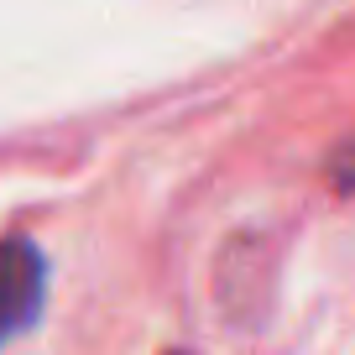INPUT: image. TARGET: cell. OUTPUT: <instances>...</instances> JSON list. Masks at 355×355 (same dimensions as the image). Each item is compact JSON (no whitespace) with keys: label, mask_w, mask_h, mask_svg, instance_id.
Returning a JSON list of instances; mask_svg holds the SVG:
<instances>
[{"label":"cell","mask_w":355,"mask_h":355,"mask_svg":"<svg viewBox=\"0 0 355 355\" xmlns=\"http://www.w3.org/2000/svg\"><path fill=\"white\" fill-rule=\"evenodd\" d=\"M37 298H42V261L32 256V245H6L0 251V340L32 319Z\"/></svg>","instance_id":"cell-1"},{"label":"cell","mask_w":355,"mask_h":355,"mask_svg":"<svg viewBox=\"0 0 355 355\" xmlns=\"http://www.w3.org/2000/svg\"><path fill=\"white\" fill-rule=\"evenodd\" d=\"M334 183H340L345 193H355V141L345 146L340 157H334Z\"/></svg>","instance_id":"cell-2"}]
</instances>
